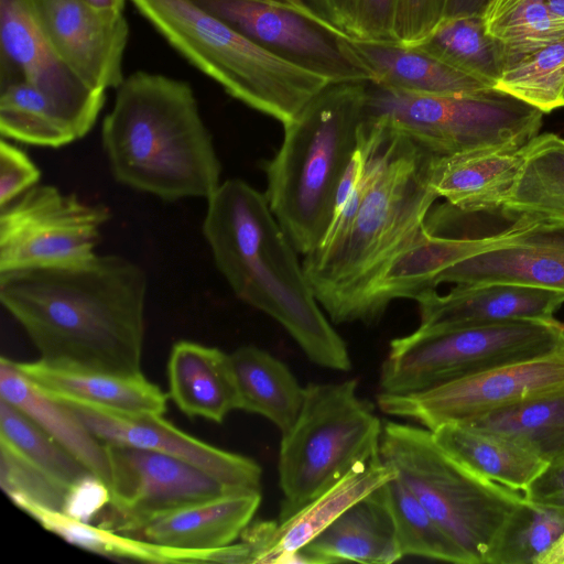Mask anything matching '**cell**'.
I'll return each instance as SVG.
<instances>
[{
  "mask_svg": "<svg viewBox=\"0 0 564 564\" xmlns=\"http://www.w3.org/2000/svg\"><path fill=\"white\" fill-rule=\"evenodd\" d=\"M0 131L3 139L59 148L77 137L55 104L23 79L0 83Z\"/></svg>",
  "mask_w": 564,
  "mask_h": 564,
  "instance_id": "obj_35",
  "label": "cell"
},
{
  "mask_svg": "<svg viewBox=\"0 0 564 564\" xmlns=\"http://www.w3.org/2000/svg\"><path fill=\"white\" fill-rule=\"evenodd\" d=\"M528 224L513 221L498 234L480 238H455L431 232L424 224L367 281L348 306L344 323L377 322L397 299H415L435 289L437 275L475 254L512 241Z\"/></svg>",
  "mask_w": 564,
  "mask_h": 564,
  "instance_id": "obj_16",
  "label": "cell"
},
{
  "mask_svg": "<svg viewBox=\"0 0 564 564\" xmlns=\"http://www.w3.org/2000/svg\"><path fill=\"white\" fill-rule=\"evenodd\" d=\"M386 484L347 508L300 549V563L391 564L401 560L403 555Z\"/></svg>",
  "mask_w": 564,
  "mask_h": 564,
  "instance_id": "obj_22",
  "label": "cell"
},
{
  "mask_svg": "<svg viewBox=\"0 0 564 564\" xmlns=\"http://www.w3.org/2000/svg\"><path fill=\"white\" fill-rule=\"evenodd\" d=\"M395 475L380 452L355 464L335 485L284 521H256L243 530L240 541L251 563H290L291 555L305 546L340 513Z\"/></svg>",
  "mask_w": 564,
  "mask_h": 564,
  "instance_id": "obj_19",
  "label": "cell"
},
{
  "mask_svg": "<svg viewBox=\"0 0 564 564\" xmlns=\"http://www.w3.org/2000/svg\"><path fill=\"white\" fill-rule=\"evenodd\" d=\"M169 397L189 417L223 423L239 410V395L230 354L182 340L167 361Z\"/></svg>",
  "mask_w": 564,
  "mask_h": 564,
  "instance_id": "obj_27",
  "label": "cell"
},
{
  "mask_svg": "<svg viewBox=\"0 0 564 564\" xmlns=\"http://www.w3.org/2000/svg\"><path fill=\"white\" fill-rule=\"evenodd\" d=\"M97 9L111 12H122L126 0H86Z\"/></svg>",
  "mask_w": 564,
  "mask_h": 564,
  "instance_id": "obj_49",
  "label": "cell"
},
{
  "mask_svg": "<svg viewBox=\"0 0 564 564\" xmlns=\"http://www.w3.org/2000/svg\"><path fill=\"white\" fill-rule=\"evenodd\" d=\"M564 391V345L517 362L468 376L430 390L377 395L381 412L430 431Z\"/></svg>",
  "mask_w": 564,
  "mask_h": 564,
  "instance_id": "obj_13",
  "label": "cell"
},
{
  "mask_svg": "<svg viewBox=\"0 0 564 564\" xmlns=\"http://www.w3.org/2000/svg\"><path fill=\"white\" fill-rule=\"evenodd\" d=\"M447 0H399L394 39L404 45L422 42L444 18Z\"/></svg>",
  "mask_w": 564,
  "mask_h": 564,
  "instance_id": "obj_43",
  "label": "cell"
},
{
  "mask_svg": "<svg viewBox=\"0 0 564 564\" xmlns=\"http://www.w3.org/2000/svg\"><path fill=\"white\" fill-rule=\"evenodd\" d=\"M534 564H564V532L551 549L536 558Z\"/></svg>",
  "mask_w": 564,
  "mask_h": 564,
  "instance_id": "obj_48",
  "label": "cell"
},
{
  "mask_svg": "<svg viewBox=\"0 0 564 564\" xmlns=\"http://www.w3.org/2000/svg\"><path fill=\"white\" fill-rule=\"evenodd\" d=\"M324 14L347 35L365 41H395L399 0H322Z\"/></svg>",
  "mask_w": 564,
  "mask_h": 564,
  "instance_id": "obj_42",
  "label": "cell"
},
{
  "mask_svg": "<svg viewBox=\"0 0 564 564\" xmlns=\"http://www.w3.org/2000/svg\"><path fill=\"white\" fill-rule=\"evenodd\" d=\"M514 283L564 292V229L529 227L507 245L441 272L435 285Z\"/></svg>",
  "mask_w": 564,
  "mask_h": 564,
  "instance_id": "obj_21",
  "label": "cell"
},
{
  "mask_svg": "<svg viewBox=\"0 0 564 564\" xmlns=\"http://www.w3.org/2000/svg\"><path fill=\"white\" fill-rule=\"evenodd\" d=\"M131 2L180 54L226 93L283 126L330 84L264 50L192 0Z\"/></svg>",
  "mask_w": 564,
  "mask_h": 564,
  "instance_id": "obj_6",
  "label": "cell"
},
{
  "mask_svg": "<svg viewBox=\"0 0 564 564\" xmlns=\"http://www.w3.org/2000/svg\"><path fill=\"white\" fill-rule=\"evenodd\" d=\"M482 15L487 32L502 45L505 68L564 37V19L545 0H490Z\"/></svg>",
  "mask_w": 564,
  "mask_h": 564,
  "instance_id": "obj_36",
  "label": "cell"
},
{
  "mask_svg": "<svg viewBox=\"0 0 564 564\" xmlns=\"http://www.w3.org/2000/svg\"><path fill=\"white\" fill-rule=\"evenodd\" d=\"M61 402L102 443L156 451L187 462L234 489L260 490L262 470L258 463L205 443L181 431L163 415Z\"/></svg>",
  "mask_w": 564,
  "mask_h": 564,
  "instance_id": "obj_18",
  "label": "cell"
},
{
  "mask_svg": "<svg viewBox=\"0 0 564 564\" xmlns=\"http://www.w3.org/2000/svg\"><path fill=\"white\" fill-rule=\"evenodd\" d=\"M416 46L491 87L505 70L502 45L487 32L482 14L444 17Z\"/></svg>",
  "mask_w": 564,
  "mask_h": 564,
  "instance_id": "obj_33",
  "label": "cell"
},
{
  "mask_svg": "<svg viewBox=\"0 0 564 564\" xmlns=\"http://www.w3.org/2000/svg\"><path fill=\"white\" fill-rule=\"evenodd\" d=\"M545 2L553 14L564 19V0H545Z\"/></svg>",
  "mask_w": 564,
  "mask_h": 564,
  "instance_id": "obj_50",
  "label": "cell"
},
{
  "mask_svg": "<svg viewBox=\"0 0 564 564\" xmlns=\"http://www.w3.org/2000/svg\"><path fill=\"white\" fill-rule=\"evenodd\" d=\"M528 145L434 155L431 187L460 212L500 210L524 164Z\"/></svg>",
  "mask_w": 564,
  "mask_h": 564,
  "instance_id": "obj_25",
  "label": "cell"
},
{
  "mask_svg": "<svg viewBox=\"0 0 564 564\" xmlns=\"http://www.w3.org/2000/svg\"><path fill=\"white\" fill-rule=\"evenodd\" d=\"M203 234L240 300L283 326L311 362L351 369L347 345L322 312L297 251L264 194L242 180L221 183L207 198Z\"/></svg>",
  "mask_w": 564,
  "mask_h": 564,
  "instance_id": "obj_2",
  "label": "cell"
},
{
  "mask_svg": "<svg viewBox=\"0 0 564 564\" xmlns=\"http://www.w3.org/2000/svg\"><path fill=\"white\" fill-rule=\"evenodd\" d=\"M239 410L261 415L285 433L294 424L304 400L302 387L285 364L252 345L230 354Z\"/></svg>",
  "mask_w": 564,
  "mask_h": 564,
  "instance_id": "obj_30",
  "label": "cell"
},
{
  "mask_svg": "<svg viewBox=\"0 0 564 564\" xmlns=\"http://www.w3.org/2000/svg\"><path fill=\"white\" fill-rule=\"evenodd\" d=\"M399 545L404 556L469 564L459 546L395 475L386 484Z\"/></svg>",
  "mask_w": 564,
  "mask_h": 564,
  "instance_id": "obj_37",
  "label": "cell"
},
{
  "mask_svg": "<svg viewBox=\"0 0 564 564\" xmlns=\"http://www.w3.org/2000/svg\"><path fill=\"white\" fill-rule=\"evenodd\" d=\"M367 83L329 84L293 120L264 164L269 207L297 253L323 239L339 183L358 147Z\"/></svg>",
  "mask_w": 564,
  "mask_h": 564,
  "instance_id": "obj_5",
  "label": "cell"
},
{
  "mask_svg": "<svg viewBox=\"0 0 564 564\" xmlns=\"http://www.w3.org/2000/svg\"><path fill=\"white\" fill-rule=\"evenodd\" d=\"M382 132H361L368 159L356 214L302 263L315 297L335 324H343L356 295L425 224L438 198L430 184L435 154L406 137Z\"/></svg>",
  "mask_w": 564,
  "mask_h": 564,
  "instance_id": "obj_3",
  "label": "cell"
},
{
  "mask_svg": "<svg viewBox=\"0 0 564 564\" xmlns=\"http://www.w3.org/2000/svg\"><path fill=\"white\" fill-rule=\"evenodd\" d=\"M0 485L11 501L28 514L37 510L63 512L68 487L33 465L0 440Z\"/></svg>",
  "mask_w": 564,
  "mask_h": 564,
  "instance_id": "obj_41",
  "label": "cell"
},
{
  "mask_svg": "<svg viewBox=\"0 0 564 564\" xmlns=\"http://www.w3.org/2000/svg\"><path fill=\"white\" fill-rule=\"evenodd\" d=\"M0 440L68 488L93 474L32 419L1 399Z\"/></svg>",
  "mask_w": 564,
  "mask_h": 564,
  "instance_id": "obj_39",
  "label": "cell"
},
{
  "mask_svg": "<svg viewBox=\"0 0 564 564\" xmlns=\"http://www.w3.org/2000/svg\"><path fill=\"white\" fill-rule=\"evenodd\" d=\"M147 275L133 261L96 254L73 265L0 273V301L42 360L140 373Z\"/></svg>",
  "mask_w": 564,
  "mask_h": 564,
  "instance_id": "obj_1",
  "label": "cell"
},
{
  "mask_svg": "<svg viewBox=\"0 0 564 564\" xmlns=\"http://www.w3.org/2000/svg\"><path fill=\"white\" fill-rule=\"evenodd\" d=\"M423 330L491 324L517 319H552L564 304V292L514 283L455 285L446 294L435 289L419 294Z\"/></svg>",
  "mask_w": 564,
  "mask_h": 564,
  "instance_id": "obj_20",
  "label": "cell"
},
{
  "mask_svg": "<svg viewBox=\"0 0 564 564\" xmlns=\"http://www.w3.org/2000/svg\"><path fill=\"white\" fill-rule=\"evenodd\" d=\"M0 399L32 419L109 487L110 471L105 444L66 404L37 388L14 361L6 357L0 359Z\"/></svg>",
  "mask_w": 564,
  "mask_h": 564,
  "instance_id": "obj_28",
  "label": "cell"
},
{
  "mask_svg": "<svg viewBox=\"0 0 564 564\" xmlns=\"http://www.w3.org/2000/svg\"><path fill=\"white\" fill-rule=\"evenodd\" d=\"M564 345V324L517 319L440 330L416 328L390 341L379 376L387 394H409L492 368L550 352Z\"/></svg>",
  "mask_w": 564,
  "mask_h": 564,
  "instance_id": "obj_10",
  "label": "cell"
},
{
  "mask_svg": "<svg viewBox=\"0 0 564 564\" xmlns=\"http://www.w3.org/2000/svg\"><path fill=\"white\" fill-rule=\"evenodd\" d=\"M34 519L47 531L94 553L150 563H212L213 550L164 546L98 524L75 520L61 511L42 510Z\"/></svg>",
  "mask_w": 564,
  "mask_h": 564,
  "instance_id": "obj_34",
  "label": "cell"
},
{
  "mask_svg": "<svg viewBox=\"0 0 564 564\" xmlns=\"http://www.w3.org/2000/svg\"><path fill=\"white\" fill-rule=\"evenodd\" d=\"M490 0H447L444 17L482 14Z\"/></svg>",
  "mask_w": 564,
  "mask_h": 564,
  "instance_id": "obj_47",
  "label": "cell"
},
{
  "mask_svg": "<svg viewBox=\"0 0 564 564\" xmlns=\"http://www.w3.org/2000/svg\"><path fill=\"white\" fill-rule=\"evenodd\" d=\"M260 503V490L229 492L160 514L122 534L180 549L223 547L240 538Z\"/></svg>",
  "mask_w": 564,
  "mask_h": 564,
  "instance_id": "obj_26",
  "label": "cell"
},
{
  "mask_svg": "<svg viewBox=\"0 0 564 564\" xmlns=\"http://www.w3.org/2000/svg\"><path fill=\"white\" fill-rule=\"evenodd\" d=\"M543 112L496 87L465 95H420L367 83L364 121L437 156L528 144Z\"/></svg>",
  "mask_w": 564,
  "mask_h": 564,
  "instance_id": "obj_9",
  "label": "cell"
},
{
  "mask_svg": "<svg viewBox=\"0 0 564 564\" xmlns=\"http://www.w3.org/2000/svg\"><path fill=\"white\" fill-rule=\"evenodd\" d=\"M37 388L61 401L135 414L166 412L167 395L140 373H115L58 366L42 359L15 362Z\"/></svg>",
  "mask_w": 564,
  "mask_h": 564,
  "instance_id": "obj_24",
  "label": "cell"
},
{
  "mask_svg": "<svg viewBox=\"0 0 564 564\" xmlns=\"http://www.w3.org/2000/svg\"><path fill=\"white\" fill-rule=\"evenodd\" d=\"M563 532V512L525 499L510 519L491 564H534Z\"/></svg>",
  "mask_w": 564,
  "mask_h": 564,
  "instance_id": "obj_40",
  "label": "cell"
},
{
  "mask_svg": "<svg viewBox=\"0 0 564 564\" xmlns=\"http://www.w3.org/2000/svg\"><path fill=\"white\" fill-rule=\"evenodd\" d=\"M500 212L513 221L564 229V138L534 137L524 164Z\"/></svg>",
  "mask_w": 564,
  "mask_h": 564,
  "instance_id": "obj_29",
  "label": "cell"
},
{
  "mask_svg": "<svg viewBox=\"0 0 564 564\" xmlns=\"http://www.w3.org/2000/svg\"><path fill=\"white\" fill-rule=\"evenodd\" d=\"M23 79L59 109L77 139L94 127L105 90L86 84L55 52L25 0H0V83Z\"/></svg>",
  "mask_w": 564,
  "mask_h": 564,
  "instance_id": "obj_15",
  "label": "cell"
},
{
  "mask_svg": "<svg viewBox=\"0 0 564 564\" xmlns=\"http://www.w3.org/2000/svg\"><path fill=\"white\" fill-rule=\"evenodd\" d=\"M496 88L543 113L564 107V37L507 66Z\"/></svg>",
  "mask_w": 564,
  "mask_h": 564,
  "instance_id": "obj_38",
  "label": "cell"
},
{
  "mask_svg": "<svg viewBox=\"0 0 564 564\" xmlns=\"http://www.w3.org/2000/svg\"><path fill=\"white\" fill-rule=\"evenodd\" d=\"M522 494L531 503L564 513V457L547 463Z\"/></svg>",
  "mask_w": 564,
  "mask_h": 564,
  "instance_id": "obj_46",
  "label": "cell"
},
{
  "mask_svg": "<svg viewBox=\"0 0 564 564\" xmlns=\"http://www.w3.org/2000/svg\"><path fill=\"white\" fill-rule=\"evenodd\" d=\"M111 215L52 185H35L1 207L0 273L73 265L97 253L100 231Z\"/></svg>",
  "mask_w": 564,
  "mask_h": 564,
  "instance_id": "obj_11",
  "label": "cell"
},
{
  "mask_svg": "<svg viewBox=\"0 0 564 564\" xmlns=\"http://www.w3.org/2000/svg\"><path fill=\"white\" fill-rule=\"evenodd\" d=\"M110 502L108 485L94 474H88L67 491L63 513L83 522L91 523Z\"/></svg>",
  "mask_w": 564,
  "mask_h": 564,
  "instance_id": "obj_45",
  "label": "cell"
},
{
  "mask_svg": "<svg viewBox=\"0 0 564 564\" xmlns=\"http://www.w3.org/2000/svg\"><path fill=\"white\" fill-rule=\"evenodd\" d=\"M357 388L355 379L304 387L300 413L280 443L278 521L299 512L355 464L380 452L383 423Z\"/></svg>",
  "mask_w": 564,
  "mask_h": 564,
  "instance_id": "obj_8",
  "label": "cell"
},
{
  "mask_svg": "<svg viewBox=\"0 0 564 564\" xmlns=\"http://www.w3.org/2000/svg\"><path fill=\"white\" fill-rule=\"evenodd\" d=\"M110 502L98 525L119 533L160 514L237 490L194 465L166 454L104 443Z\"/></svg>",
  "mask_w": 564,
  "mask_h": 564,
  "instance_id": "obj_14",
  "label": "cell"
},
{
  "mask_svg": "<svg viewBox=\"0 0 564 564\" xmlns=\"http://www.w3.org/2000/svg\"><path fill=\"white\" fill-rule=\"evenodd\" d=\"M459 423L503 436L545 463L564 457V391L499 409Z\"/></svg>",
  "mask_w": 564,
  "mask_h": 564,
  "instance_id": "obj_32",
  "label": "cell"
},
{
  "mask_svg": "<svg viewBox=\"0 0 564 564\" xmlns=\"http://www.w3.org/2000/svg\"><path fill=\"white\" fill-rule=\"evenodd\" d=\"M41 176L39 167L20 148L0 142V208L35 186Z\"/></svg>",
  "mask_w": 564,
  "mask_h": 564,
  "instance_id": "obj_44",
  "label": "cell"
},
{
  "mask_svg": "<svg viewBox=\"0 0 564 564\" xmlns=\"http://www.w3.org/2000/svg\"><path fill=\"white\" fill-rule=\"evenodd\" d=\"M431 432L436 443L462 464L517 491L523 492L547 465L503 436L462 423H446Z\"/></svg>",
  "mask_w": 564,
  "mask_h": 564,
  "instance_id": "obj_31",
  "label": "cell"
},
{
  "mask_svg": "<svg viewBox=\"0 0 564 564\" xmlns=\"http://www.w3.org/2000/svg\"><path fill=\"white\" fill-rule=\"evenodd\" d=\"M117 182L164 200L208 198L221 165L191 85L135 72L117 88L101 126Z\"/></svg>",
  "mask_w": 564,
  "mask_h": 564,
  "instance_id": "obj_4",
  "label": "cell"
},
{
  "mask_svg": "<svg viewBox=\"0 0 564 564\" xmlns=\"http://www.w3.org/2000/svg\"><path fill=\"white\" fill-rule=\"evenodd\" d=\"M343 44L369 83L420 95H465L491 86L444 63L416 45L365 41L344 32Z\"/></svg>",
  "mask_w": 564,
  "mask_h": 564,
  "instance_id": "obj_23",
  "label": "cell"
},
{
  "mask_svg": "<svg viewBox=\"0 0 564 564\" xmlns=\"http://www.w3.org/2000/svg\"><path fill=\"white\" fill-rule=\"evenodd\" d=\"M274 55L330 84L369 82L343 44L344 32L303 0H192Z\"/></svg>",
  "mask_w": 564,
  "mask_h": 564,
  "instance_id": "obj_12",
  "label": "cell"
},
{
  "mask_svg": "<svg viewBox=\"0 0 564 564\" xmlns=\"http://www.w3.org/2000/svg\"><path fill=\"white\" fill-rule=\"evenodd\" d=\"M380 455L469 564H491L510 519L525 500L520 491L475 473L422 426L383 423Z\"/></svg>",
  "mask_w": 564,
  "mask_h": 564,
  "instance_id": "obj_7",
  "label": "cell"
},
{
  "mask_svg": "<svg viewBox=\"0 0 564 564\" xmlns=\"http://www.w3.org/2000/svg\"><path fill=\"white\" fill-rule=\"evenodd\" d=\"M58 56L90 87L118 88L129 25L122 12L104 11L86 0H25Z\"/></svg>",
  "mask_w": 564,
  "mask_h": 564,
  "instance_id": "obj_17",
  "label": "cell"
}]
</instances>
